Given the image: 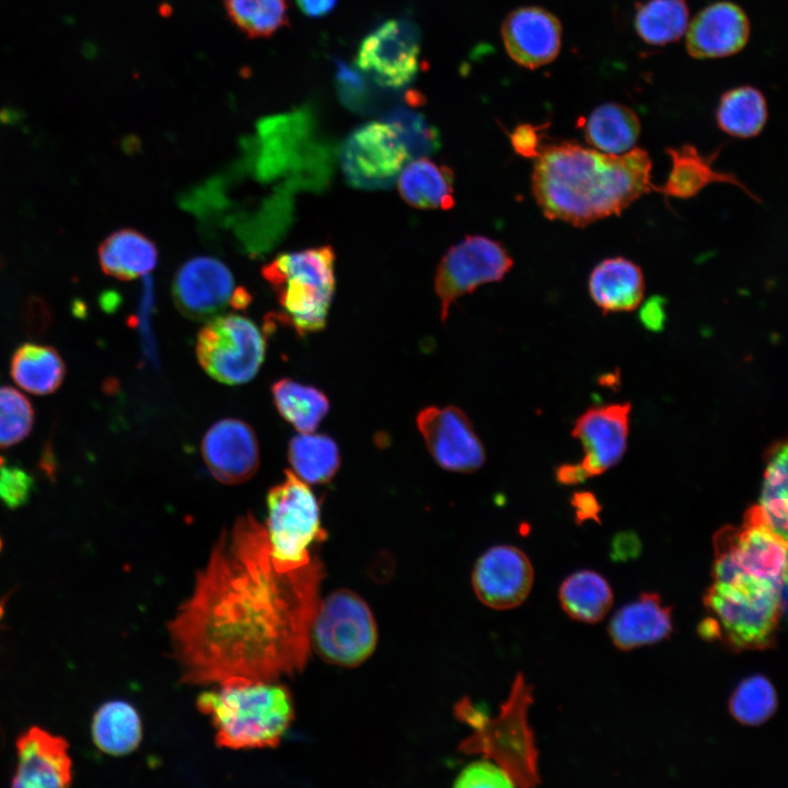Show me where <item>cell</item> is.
<instances>
[{
  "mask_svg": "<svg viewBox=\"0 0 788 788\" xmlns=\"http://www.w3.org/2000/svg\"><path fill=\"white\" fill-rule=\"evenodd\" d=\"M324 568L275 569L266 528L240 518L167 623L181 682L276 681L306 665Z\"/></svg>",
  "mask_w": 788,
  "mask_h": 788,
  "instance_id": "6da1fadb",
  "label": "cell"
},
{
  "mask_svg": "<svg viewBox=\"0 0 788 788\" xmlns=\"http://www.w3.org/2000/svg\"><path fill=\"white\" fill-rule=\"evenodd\" d=\"M649 154L633 148L607 154L571 141L542 147L532 173V190L544 216L586 227L618 216L654 190Z\"/></svg>",
  "mask_w": 788,
  "mask_h": 788,
  "instance_id": "7a4b0ae2",
  "label": "cell"
},
{
  "mask_svg": "<svg viewBox=\"0 0 788 788\" xmlns=\"http://www.w3.org/2000/svg\"><path fill=\"white\" fill-rule=\"evenodd\" d=\"M197 698L216 728V743L232 750L275 748L294 714L289 690L275 681L230 679Z\"/></svg>",
  "mask_w": 788,
  "mask_h": 788,
  "instance_id": "3957f363",
  "label": "cell"
},
{
  "mask_svg": "<svg viewBox=\"0 0 788 788\" xmlns=\"http://www.w3.org/2000/svg\"><path fill=\"white\" fill-rule=\"evenodd\" d=\"M243 149L262 181L286 177L297 188L316 190L328 184L333 172V149L320 139L306 106L260 119Z\"/></svg>",
  "mask_w": 788,
  "mask_h": 788,
  "instance_id": "277c9868",
  "label": "cell"
},
{
  "mask_svg": "<svg viewBox=\"0 0 788 788\" xmlns=\"http://www.w3.org/2000/svg\"><path fill=\"white\" fill-rule=\"evenodd\" d=\"M532 700V688L519 673L496 717H488L468 698L457 702L454 707L456 719L473 729L459 750L494 761L509 775L514 787L540 784L537 750L528 719Z\"/></svg>",
  "mask_w": 788,
  "mask_h": 788,
  "instance_id": "5b68a950",
  "label": "cell"
},
{
  "mask_svg": "<svg viewBox=\"0 0 788 788\" xmlns=\"http://www.w3.org/2000/svg\"><path fill=\"white\" fill-rule=\"evenodd\" d=\"M785 587L746 576L714 581L704 604L717 638L735 651L769 648L784 612Z\"/></svg>",
  "mask_w": 788,
  "mask_h": 788,
  "instance_id": "8992f818",
  "label": "cell"
},
{
  "mask_svg": "<svg viewBox=\"0 0 788 788\" xmlns=\"http://www.w3.org/2000/svg\"><path fill=\"white\" fill-rule=\"evenodd\" d=\"M331 245L283 253L262 268L286 321L301 335L322 331L335 291Z\"/></svg>",
  "mask_w": 788,
  "mask_h": 788,
  "instance_id": "52a82bcc",
  "label": "cell"
},
{
  "mask_svg": "<svg viewBox=\"0 0 788 788\" xmlns=\"http://www.w3.org/2000/svg\"><path fill=\"white\" fill-rule=\"evenodd\" d=\"M267 536L276 570L289 572L310 565L315 558L310 546L322 542L320 507L310 487L291 471L267 495Z\"/></svg>",
  "mask_w": 788,
  "mask_h": 788,
  "instance_id": "ba28073f",
  "label": "cell"
},
{
  "mask_svg": "<svg viewBox=\"0 0 788 788\" xmlns=\"http://www.w3.org/2000/svg\"><path fill=\"white\" fill-rule=\"evenodd\" d=\"M378 625L368 603L349 589L320 600L310 634L311 649L326 663L361 665L378 645Z\"/></svg>",
  "mask_w": 788,
  "mask_h": 788,
  "instance_id": "9c48e42d",
  "label": "cell"
},
{
  "mask_svg": "<svg viewBox=\"0 0 788 788\" xmlns=\"http://www.w3.org/2000/svg\"><path fill=\"white\" fill-rule=\"evenodd\" d=\"M715 551L714 581L746 576L786 582L787 540L761 521L755 507L741 529L725 528L716 535Z\"/></svg>",
  "mask_w": 788,
  "mask_h": 788,
  "instance_id": "30bf717a",
  "label": "cell"
},
{
  "mask_svg": "<svg viewBox=\"0 0 788 788\" xmlns=\"http://www.w3.org/2000/svg\"><path fill=\"white\" fill-rule=\"evenodd\" d=\"M265 338L257 325L245 316H213L197 336L196 355L212 379L235 385L251 381L265 357Z\"/></svg>",
  "mask_w": 788,
  "mask_h": 788,
  "instance_id": "8fae6325",
  "label": "cell"
},
{
  "mask_svg": "<svg viewBox=\"0 0 788 788\" xmlns=\"http://www.w3.org/2000/svg\"><path fill=\"white\" fill-rule=\"evenodd\" d=\"M410 155L391 123L359 126L344 140L339 161L346 182L362 190L391 188Z\"/></svg>",
  "mask_w": 788,
  "mask_h": 788,
  "instance_id": "7c38bea8",
  "label": "cell"
},
{
  "mask_svg": "<svg viewBox=\"0 0 788 788\" xmlns=\"http://www.w3.org/2000/svg\"><path fill=\"white\" fill-rule=\"evenodd\" d=\"M512 264L506 248L484 235H467L450 247L434 276L442 321L447 320L451 305L460 297L480 285L502 279Z\"/></svg>",
  "mask_w": 788,
  "mask_h": 788,
  "instance_id": "4fadbf2b",
  "label": "cell"
},
{
  "mask_svg": "<svg viewBox=\"0 0 788 788\" xmlns=\"http://www.w3.org/2000/svg\"><path fill=\"white\" fill-rule=\"evenodd\" d=\"M172 292L177 309L193 320L208 318L227 306L244 309L252 300L246 289L235 287L230 269L209 256L185 262L175 275Z\"/></svg>",
  "mask_w": 788,
  "mask_h": 788,
  "instance_id": "5bb4252c",
  "label": "cell"
},
{
  "mask_svg": "<svg viewBox=\"0 0 788 788\" xmlns=\"http://www.w3.org/2000/svg\"><path fill=\"white\" fill-rule=\"evenodd\" d=\"M420 54L417 27L403 19L389 20L360 44L356 63L376 83L402 88L418 71Z\"/></svg>",
  "mask_w": 788,
  "mask_h": 788,
  "instance_id": "9a60e30c",
  "label": "cell"
},
{
  "mask_svg": "<svg viewBox=\"0 0 788 788\" xmlns=\"http://www.w3.org/2000/svg\"><path fill=\"white\" fill-rule=\"evenodd\" d=\"M416 422L431 456L441 467L470 473L484 464L483 443L460 408L428 406L418 413Z\"/></svg>",
  "mask_w": 788,
  "mask_h": 788,
  "instance_id": "2e32d148",
  "label": "cell"
},
{
  "mask_svg": "<svg viewBox=\"0 0 788 788\" xmlns=\"http://www.w3.org/2000/svg\"><path fill=\"white\" fill-rule=\"evenodd\" d=\"M534 570L529 557L518 547L496 545L475 563L472 587L486 606L506 611L521 605L529 596Z\"/></svg>",
  "mask_w": 788,
  "mask_h": 788,
  "instance_id": "e0dca14e",
  "label": "cell"
},
{
  "mask_svg": "<svg viewBox=\"0 0 788 788\" xmlns=\"http://www.w3.org/2000/svg\"><path fill=\"white\" fill-rule=\"evenodd\" d=\"M15 748L12 787L66 788L72 784V761L63 737L32 726L18 737Z\"/></svg>",
  "mask_w": 788,
  "mask_h": 788,
  "instance_id": "ac0fdd59",
  "label": "cell"
},
{
  "mask_svg": "<svg viewBox=\"0 0 788 788\" xmlns=\"http://www.w3.org/2000/svg\"><path fill=\"white\" fill-rule=\"evenodd\" d=\"M201 454L212 476L228 485L248 480L259 466L255 432L240 419L213 424L202 438Z\"/></svg>",
  "mask_w": 788,
  "mask_h": 788,
  "instance_id": "d6986e66",
  "label": "cell"
},
{
  "mask_svg": "<svg viewBox=\"0 0 788 788\" xmlns=\"http://www.w3.org/2000/svg\"><path fill=\"white\" fill-rule=\"evenodd\" d=\"M503 45L519 65L535 69L553 61L561 45V25L549 11L523 7L511 11L501 25Z\"/></svg>",
  "mask_w": 788,
  "mask_h": 788,
  "instance_id": "ffe728a7",
  "label": "cell"
},
{
  "mask_svg": "<svg viewBox=\"0 0 788 788\" xmlns=\"http://www.w3.org/2000/svg\"><path fill=\"white\" fill-rule=\"evenodd\" d=\"M629 404L594 407L579 417L573 428L584 450L581 464L590 476L615 465L623 456L628 437Z\"/></svg>",
  "mask_w": 788,
  "mask_h": 788,
  "instance_id": "44dd1931",
  "label": "cell"
},
{
  "mask_svg": "<svg viewBox=\"0 0 788 788\" xmlns=\"http://www.w3.org/2000/svg\"><path fill=\"white\" fill-rule=\"evenodd\" d=\"M750 22L744 11L728 1L700 11L686 28V49L693 58H720L737 54L748 43Z\"/></svg>",
  "mask_w": 788,
  "mask_h": 788,
  "instance_id": "7402d4cb",
  "label": "cell"
},
{
  "mask_svg": "<svg viewBox=\"0 0 788 788\" xmlns=\"http://www.w3.org/2000/svg\"><path fill=\"white\" fill-rule=\"evenodd\" d=\"M671 607L656 593H644L621 607L612 617L609 634L622 650L656 644L672 631Z\"/></svg>",
  "mask_w": 788,
  "mask_h": 788,
  "instance_id": "603a6c76",
  "label": "cell"
},
{
  "mask_svg": "<svg viewBox=\"0 0 788 788\" xmlns=\"http://www.w3.org/2000/svg\"><path fill=\"white\" fill-rule=\"evenodd\" d=\"M589 294L603 313L633 311L641 303L645 279L641 268L625 257L600 262L588 281Z\"/></svg>",
  "mask_w": 788,
  "mask_h": 788,
  "instance_id": "cb8c5ba5",
  "label": "cell"
},
{
  "mask_svg": "<svg viewBox=\"0 0 788 788\" xmlns=\"http://www.w3.org/2000/svg\"><path fill=\"white\" fill-rule=\"evenodd\" d=\"M667 153L671 160V170L665 183L654 186V190L665 198H691L711 183H727L738 186L752 198L758 200L734 174L716 171L712 155H703L692 144L680 148H668Z\"/></svg>",
  "mask_w": 788,
  "mask_h": 788,
  "instance_id": "d4e9b609",
  "label": "cell"
},
{
  "mask_svg": "<svg viewBox=\"0 0 788 788\" xmlns=\"http://www.w3.org/2000/svg\"><path fill=\"white\" fill-rule=\"evenodd\" d=\"M158 248L138 230L112 232L97 248L102 271L119 280H132L151 271L158 263Z\"/></svg>",
  "mask_w": 788,
  "mask_h": 788,
  "instance_id": "484cf974",
  "label": "cell"
},
{
  "mask_svg": "<svg viewBox=\"0 0 788 788\" xmlns=\"http://www.w3.org/2000/svg\"><path fill=\"white\" fill-rule=\"evenodd\" d=\"M396 184L399 195L412 207L447 210L454 205L453 172L426 157L409 160Z\"/></svg>",
  "mask_w": 788,
  "mask_h": 788,
  "instance_id": "4316f807",
  "label": "cell"
},
{
  "mask_svg": "<svg viewBox=\"0 0 788 788\" xmlns=\"http://www.w3.org/2000/svg\"><path fill=\"white\" fill-rule=\"evenodd\" d=\"M91 735L95 746L103 753L113 756L127 755L141 742V718L136 708L127 702H106L93 715Z\"/></svg>",
  "mask_w": 788,
  "mask_h": 788,
  "instance_id": "83f0119b",
  "label": "cell"
},
{
  "mask_svg": "<svg viewBox=\"0 0 788 788\" xmlns=\"http://www.w3.org/2000/svg\"><path fill=\"white\" fill-rule=\"evenodd\" d=\"M65 362L51 346L25 343L16 348L10 361V374L24 391L35 395L54 393L62 383Z\"/></svg>",
  "mask_w": 788,
  "mask_h": 788,
  "instance_id": "f1b7e54d",
  "label": "cell"
},
{
  "mask_svg": "<svg viewBox=\"0 0 788 788\" xmlns=\"http://www.w3.org/2000/svg\"><path fill=\"white\" fill-rule=\"evenodd\" d=\"M586 140L595 150L607 154H623L631 150L640 134V123L634 111L605 103L594 108L583 124Z\"/></svg>",
  "mask_w": 788,
  "mask_h": 788,
  "instance_id": "f546056e",
  "label": "cell"
},
{
  "mask_svg": "<svg viewBox=\"0 0 788 788\" xmlns=\"http://www.w3.org/2000/svg\"><path fill=\"white\" fill-rule=\"evenodd\" d=\"M561 609L572 619L598 623L611 610L613 592L609 582L592 570L577 571L559 587Z\"/></svg>",
  "mask_w": 788,
  "mask_h": 788,
  "instance_id": "4dcf8cb0",
  "label": "cell"
},
{
  "mask_svg": "<svg viewBox=\"0 0 788 788\" xmlns=\"http://www.w3.org/2000/svg\"><path fill=\"white\" fill-rule=\"evenodd\" d=\"M288 460L296 475L309 484L329 482L340 465L336 442L326 434L302 433L289 442Z\"/></svg>",
  "mask_w": 788,
  "mask_h": 788,
  "instance_id": "1f68e13d",
  "label": "cell"
},
{
  "mask_svg": "<svg viewBox=\"0 0 788 788\" xmlns=\"http://www.w3.org/2000/svg\"><path fill=\"white\" fill-rule=\"evenodd\" d=\"M279 414L302 433L313 432L328 412L326 395L314 386L281 379L271 386Z\"/></svg>",
  "mask_w": 788,
  "mask_h": 788,
  "instance_id": "d6a6232c",
  "label": "cell"
},
{
  "mask_svg": "<svg viewBox=\"0 0 788 788\" xmlns=\"http://www.w3.org/2000/svg\"><path fill=\"white\" fill-rule=\"evenodd\" d=\"M717 124L726 134L745 139L758 135L767 120L764 95L753 86L726 92L717 109Z\"/></svg>",
  "mask_w": 788,
  "mask_h": 788,
  "instance_id": "836d02e7",
  "label": "cell"
},
{
  "mask_svg": "<svg viewBox=\"0 0 788 788\" xmlns=\"http://www.w3.org/2000/svg\"><path fill=\"white\" fill-rule=\"evenodd\" d=\"M787 445L772 448L764 474L760 505L755 506L761 521L773 532L787 540Z\"/></svg>",
  "mask_w": 788,
  "mask_h": 788,
  "instance_id": "e575fe53",
  "label": "cell"
},
{
  "mask_svg": "<svg viewBox=\"0 0 788 788\" xmlns=\"http://www.w3.org/2000/svg\"><path fill=\"white\" fill-rule=\"evenodd\" d=\"M687 26L688 7L685 0H648L635 15L637 34L651 45L677 40Z\"/></svg>",
  "mask_w": 788,
  "mask_h": 788,
  "instance_id": "d590c367",
  "label": "cell"
},
{
  "mask_svg": "<svg viewBox=\"0 0 788 788\" xmlns=\"http://www.w3.org/2000/svg\"><path fill=\"white\" fill-rule=\"evenodd\" d=\"M232 23L251 38L268 37L288 24V0H223Z\"/></svg>",
  "mask_w": 788,
  "mask_h": 788,
  "instance_id": "8d00e7d4",
  "label": "cell"
},
{
  "mask_svg": "<svg viewBox=\"0 0 788 788\" xmlns=\"http://www.w3.org/2000/svg\"><path fill=\"white\" fill-rule=\"evenodd\" d=\"M777 694L765 676L753 675L742 681L729 700L732 717L745 726H760L777 708Z\"/></svg>",
  "mask_w": 788,
  "mask_h": 788,
  "instance_id": "74e56055",
  "label": "cell"
},
{
  "mask_svg": "<svg viewBox=\"0 0 788 788\" xmlns=\"http://www.w3.org/2000/svg\"><path fill=\"white\" fill-rule=\"evenodd\" d=\"M34 409L16 389L0 386V448L23 440L32 430Z\"/></svg>",
  "mask_w": 788,
  "mask_h": 788,
  "instance_id": "f35d334b",
  "label": "cell"
},
{
  "mask_svg": "<svg viewBox=\"0 0 788 788\" xmlns=\"http://www.w3.org/2000/svg\"><path fill=\"white\" fill-rule=\"evenodd\" d=\"M389 123L395 127L410 159L426 157L439 148L437 130L420 115L399 111L391 116Z\"/></svg>",
  "mask_w": 788,
  "mask_h": 788,
  "instance_id": "ab89813d",
  "label": "cell"
},
{
  "mask_svg": "<svg viewBox=\"0 0 788 788\" xmlns=\"http://www.w3.org/2000/svg\"><path fill=\"white\" fill-rule=\"evenodd\" d=\"M454 787H514L509 775L489 758L466 765L455 777Z\"/></svg>",
  "mask_w": 788,
  "mask_h": 788,
  "instance_id": "60d3db41",
  "label": "cell"
},
{
  "mask_svg": "<svg viewBox=\"0 0 788 788\" xmlns=\"http://www.w3.org/2000/svg\"><path fill=\"white\" fill-rule=\"evenodd\" d=\"M34 478L19 466L0 465V502L9 509L21 508L34 490Z\"/></svg>",
  "mask_w": 788,
  "mask_h": 788,
  "instance_id": "b9f144b4",
  "label": "cell"
},
{
  "mask_svg": "<svg viewBox=\"0 0 788 788\" xmlns=\"http://www.w3.org/2000/svg\"><path fill=\"white\" fill-rule=\"evenodd\" d=\"M20 317L25 331L32 335H42L51 325L53 312L45 299L31 296L21 305Z\"/></svg>",
  "mask_w": 788,
  "mask_h": 788,
  "instance_id": "7bdbcfd3",
  "label": "cell"
},
{
  "mask_svg": "<svg viewBox=\"0 0 788 788\" xmlns=\"http://www.w3.org/2000/svg\"><path fill=\"white\" fill-rule=\"evenodd\" d=\"M541 128L531 125L519 126L511 136L512 144L517 152L524 157L536 158L542 149Z\"/></svg>",
  "mask_w": 788,
  "mask_h": 788,
  "instance_id": "ee69618b",
  "label": "cell"
},
{
  "mask_svg": "<svg viewBox=\"0 0 788 788\" xmlns=\"http://www.w3.org/2000/svg\"><path fill=\"white\" fill-rule=\"evenodd\" d=\"M665 299L659 296L650 297L639 311L640 323L651 332H660L665 324Z\"/></svg>",
  "mask_w": 788,
  "mask_h": 788,
  "instance_id": "f6af8a7d",
  "label": "cell"
},
{
  "mask_svg": "<svg viewBox=\"0 0 788 788\" xmlns=\"http://www.w3.org/2000/svg\"><path fill=\"white\" fill-rule=\"evenodd\" d=\"M640 552L639 537L633 532H622L612 542V557L624 560L638 556Z\"/></svg>",
  "mask_w": 788,
  "mask_h": 788,
  "instance_id": "bcb514c9",
  "label": "cell"
},
{
  "mask_svg": "<svg viewBox=\"0 0 788 788\" xmlns=\"http://www.w3.org/2000/svg\"><path fill=\"white\" fill-rule=\"evenodd\" d=\"M572 506L575 507L577 518L580 521L594 519L600 510V506L595 497L589 493L576 494L572 498Z\"/></svg>",
  "mask_w": 788,
  "mask_h": 788,
  "instance_id": "7dc6e473",
  "label": "cell"
},
{
  "mask_svg": "<svg viewBox=\"0 0 788 788\" xmlns=\"http://www.w3.org/2000/svg\"><path fill=\"white\" fill-rule=\"evenodd\" d=\"M298 8L310 18H320L329 13L337 0H296Z\"/></svg>",
  "mask_w": 788,
  "mask_h": 788,
  "instance_id": "c3c4849f",
  "label": "cell"
},
{
  "mask_svg": "<svg viewBox=\"0 0 788 788\" xmlns=\"http://www.w3.org/2000/svg\"><path fill=\"white\" fill-rule=\"evenodd\" d=\"M588 477H590V474L581 463L563 465L557 472L558 480L564 484L580 483L586 480Z\"/></svg>",
  "mask_w": 788,
  "mask_h": 788,
  "instance_id": "681fc988",
  "label": "cell"
},
{
  "mask_svg": "<svg viewBox=\"0 0 788 788\" xmlns=\"http://www.w3.org/2000/svg\"><path fill=\"white\" fill-rule=\"evenodd\" d=\"M4 606H5V598L0 600V622L4 616V612H5Z\"/></svg>",
  "mask_w": 788,
  "mask_h": 788,
  "instance_id": "f907efd6",
  "label": "cell"
},
{
  "mask_svg": "<svg viewBox=\"0 0 788 788\" xmlns=\"http://www.w3.org/2000/svg\"><path fill=\"white\" fill-rule=\"evenodd\" d=\"M1 549H2V540L0 537V552H1Z\"/></svg>",
  "mask_w": 788,
  "mask_h": 788,
  "instance_id": "816d5d0a",
  "label": "cell"
}]
</instances>
